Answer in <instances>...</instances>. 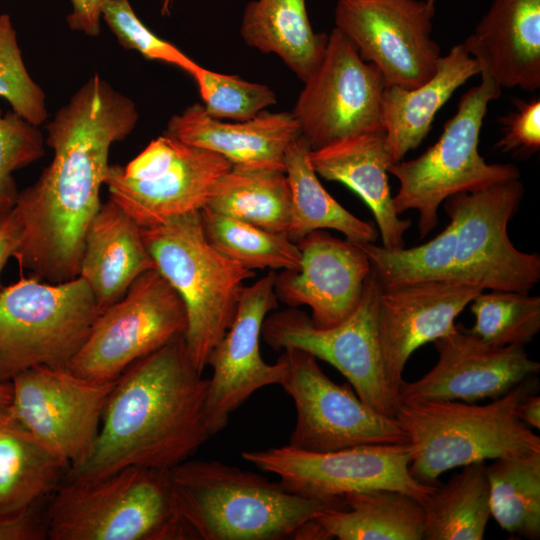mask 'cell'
Listing matches in <instances>:
<instances>
[{"mask_svg":"<svg viewBox=\"0 0 540 540\" xmlns=\"http://www.w3.org/2000/svg\"><path fill=\"white\" fill-rule=\"evenodd\" d=\"M139 114L129 97L93 75L46 125L50 164L19 191L13 207L22 225L14 257L48 283L75 279L87 227L100 208L111 146L134 130Z\"/></svg>","mask_w":540,"mask_h":540,"instance_id":"cell-1","label":"cell"},{"mask_svg":"<svg viewBox=\"0 0 540 540\" xmlns=\"http://www.w3.org/2000/svg\"><path fill=\"white\" fill-rule=\"evenodd\" d=\"M207 388L184 335L135 361L117 378L90 456L69 469L65 481L97 479L129 466L168 471L188 460L212 436Z\"/></svg>","mask_w":540,"mask_h":540,"instance_id":"cell-2","label":"cell"},{"mask_svg":"<svg viewBox=\"0 0 540 540\" xmlns=\"http://www.w3.org/2000/svg\"><path fill=\"white\" fill-rule=\"evenodd\" d=\"M168 476L191 539L299 540L318 515L346 508L343 497L303 496L280 481L216 460H186Z\"/></svg>","mask_w":540,"mask_h":540,"instance_id":"cell-3","label":"cell"},{"mask_svg":"<svg viewBox=\"0 0 540 540\" xmlns=\"http://www.w3.org/2000/svg\"><path fill=\"white\" fill-rule=\"evenodd\" d=\"M538 390L533 375L484 405L457 400L400 403L395 417L408 436L411 475L438 485L439 476L453 468L540 453V437L517 416L521 400Z\"/></svg>","mask_w":540,"mask_h":540,"instance_id":"cell-4","label":"cell"},{"mask_svg":"<svg viewBox=\"0 0 540 540\" xmlns=\"http://www.w3.org/2000/svg\"><path fill=\"white\" fill-rule=\"evenodd\" d=\"M50 540H187L168 471L129 466L65 481L45 516Z\"/></svg>","mask_w":540,"mask_h":540,"instance_id":"cell-5","label":"cell"},{"mask_svg":"<svg viewBox=\"0 0 540 540\" xmlns=\"http://www.w3.org/2000/svg\"><path fill=\"white\" fill-rule=\"evenodd\" d=\"M141 234L156 270L185 306V343L193 365L203 373L234 319L244 282L255 271L225 257L208 242L200 211L141 228Z\"/></svg>","mask_w":540,"mask_h":540,"instance_id":"cell-6","label":"cell"},{"mask_svg":"<svg viewBox=\"0 0 540 540\" xmlns=\"http://www.w3.org/2000/svg\"><path fill=\"white\" fill-rule=\"evenodd\" d=\"M480 76L481 82L462 95L457 112L444 124L433 146L415 159L388 167V173L399 182L392 197L394 209L398 215L407 210L418 211L421 238L436 227L439 206L448 197L520 179L516 166L487 163L478 152L488 104L502 93L490 75L481 71Z\"/></svg>","mask_w":540,"mask_h":540,"instance_id":"cell-7","label":"cell"},{"mask_svg":"<svg viewBox=\"0 0 540 540\" xmlns=\"http://www.w3.org/2000/svg\"><path fill=\"white\" fill-rule=\"evenodd\" d=\"M83 278L21 277L0 292V381L34 366L67 367L99 315Z\"/></svg>","mask_w":540,"mask_h":540,"instance_id":"cell-8","label":"cell"},{"mask_svg":"<svg viewBox=\"0 0 540 540\" xmlns=\"http://www.w3.org/2000/svg\"><path fill=\"white\" fill-rule=\"evenodd\" d=\"M224 157L166 134L126 165L109 164V198L141 228L202 210L217 180L231 168Z\"/></svg>","mask_w":540,"mask_h":540,"instance_id":"cell-9","label":"cell"},{"mask_svg":"<svg viewBox=\"0 0 540 540\" xmlns=\"http://www.w3.org/2000/svg\"><path fill=\"white\" fill-rule=\"evenodd\" d=\"M381 288L371 269L357 307L341 323L320 328L305 312L290 307L265 318L261 336L274 350L296 348L331 364L364 404L395 417L399 400L385 375L378 334Z\"/></svg>","mask_w":540,"mask_h":540,"instance_id":"cell-10","label":"cell"},{"mask_svg":"<svg viewBox=\"0 0 540 540\" xmlns=\"http://www.w3.org/2000/svg\"><path fill=\"white\" fill-rule=\"evenodd\" d=\"M523 194L520 179H513L458 193L443 202L456 225L452 281L522 293L538 284L539 255L517 250L507 233Z\"/></svg>","mask_w":540,"mask_h":540,"instance_id":"cell-11","label":"cell"},{"mask_svg":"<svg viewBox=\"0 0 540 540\" xmlns=\"http://www.w3.org/2000/svg\"><path fill=\"white\" fill-rule=\"evenodd\" d=\"M185 306L155 269L141 274L122 299L97 316L67 368L81 377L116 380L131 364L185 335Z\"/></svg>","mask_w":540,"mask_h":540,"instance_id":"cell-12","label":"cell"},{"mask_svg":"<svg viewBox=\"0 0 540 540\" xmlns=\"http://www.w3.org/2000/svg\"><path fill=\"white\" fill-rule=\"evenodd\" d=\"M280 385L292 397L297 419L289 446L307 452H332L361 445L407 444L396 417L364 404L349 385L333 382L312 354L284 349Z\"/></svg>","mask_w":540,"mask_h":540,"instance_id":"cell-13","label":"cell"},{"mask_svg":"<svg viewBox=\"0 0 540 540\" xmlns=\"http://www.w3.org/2000/svg\"><path fill=\"white\" fill-rule=\"evenodd\" d=\"M385 87L381 71L363 60L355 45L334 27L319 66L304 81L290 113L311 150L384 132Z\"/></svg>","mask_w":540,"mask_h":540,"instance_id":"cell-14","label":"cell"},{"mask_svg":"<svg viewBox=\"0 0 540 540\" xmlns=\"http://www.w3.org/2000/svg\"><path fill=\"white\" fill-rule=\"evenodd\" d=\"M241 456L261 471L277 475L289 491L312 498H342L348 492L389 489L409 494L423 504L437 486L411 475L409 443L361 445L324 453L286 445L244 451Z\"/></svg>","mask_w":540,"mask_h":540,"instance_id":"cell-15","label":"cell"},{"mask_svg":"<svg viewBox=\"0 0 540 540\" xmlns=\"http://www.w3.org/2000/svg\"><path fill=\"white\" fill-rule=\"evenodd\" d=\"M10 382V406L23 425L70 469L82 465L94 448L117 379L95 381L67 367L40 365Z\"/></svg>","mask_w":540,"mask_h":540,"instance_id":"cell-16","label":"cell"},{"mask_svg":"<svg viewBox=\"0 0 540 540\" xmlns=\"http://www.w3.org/2000/svg\"><path fill=\"white\" fill-rule=\"evenodd\" d=\"M436 0H338L335 28L382 73L386 85L413 89L435 73L441 57L432 39Z\"/></svg>","mask_w":540,"mask_h":540,"instance_id":"cell-17","label":"cell"},{"mask_svg":"<svg viewBox=\"0 0 540 540\" xmlns=\"http://www.w3.org/2000/svg\"><path fill=\"white\" fill-rule=\"evenodd\" d=\"M276 274L269 271L244 287L234 319L210 355L208 366L212 367V376L208 378L205 414L211 435L221 431L230 414L253 393L282 381L281 359L266 363L259 347L264 320L278 306Z\"/></svg>","mask_w":540,"mask_h":540,"instance_id":"cell-18","label":"cell"},{"mask_svg":"<svg viewBox=\"0 0 540 540\" xmlns=\"http://www.w3.org/2000/svg\"><path fill=\"white\" fill-rule=\"evenodd\" d=\"M433 343L438 354L436 364L418 380L403 381L398 392L399 404L493 400L540 371L539 362L528 356L524 346L486 344L461 324Z\"/></svg>","mask_w":540,"mask_h":540,"instance_id":"cell-19","label":"cell"},{"mask_svg":"<svg viewBox=\"0 0 540 540\" xmlns=\"http://www.w3.org/2000/svg\"><path fill=\"white\" fill-rule=\"evenodd\" d=\"M297 270L276 274L275 295L292 308L308 306L320 328L344 321L357 307L371 264L360 244L315 230L297 242Z\"/></svg>","mask_w":540,"mask_h":540,"instance_id":"cell-20","label":"cell"},{"mask_svg":"<svg viewBox=\"0 0 540 540\" xmlns=\"http://www.w3.org/2000/svg\"><path fill=\"white\" fill-rule=\"evenodd\" d=\"M482 291L454 281L381 288L377 309L379 341L385 375L397 397L412 353L455 331L457 316Z\"/></svg>","mask_w":540,"mask_h":540,"instance_id":"cell-21","label":"cell"},{"mask_svg":"<svg viewBox=\"0 0 540 540\" xmlns=\"http://www.w3.org/2000/svg\"><path fill=\"white\" fill-rule=\"evenodd\" d=\"M164 134L212 151L232 166L284 171L286 150L300 131L290 112L264 110L232 123L209 116L202 104L194 103L170 118Z\"/></svg>","mask_w":540,"mask_h":540,"instance_id":"cell-22","label":"cell"},{"mask_svg":"<svg viewBox=\"0 0 540 540\" xmlns=\"http://www.w3.org/2000/svg\"><path fill=\"white\" fill-rule=\"evenodd\" d=\"M501 88L540 87V0H493L462 43Z\"/></svg>","mask_w":540,"mask_h":540,"instance_id":"cell-23","label":"cell"},{"mask_svg":"<svg viewBox=\"0 0 540 540\" xmlns=\"http://www.w3.org/2000/svg\"><path fill=\"white\" fill-rule=\"evenodd\" d=\"M153 269L156 265L141 227L110 198L101 203L85 233L79 273L100 312L122 299L141 274Z\"/></svg>","mask_w":540,"mask_h":540,"instance_id":"cell-24","label":"cell"},{"mask_svg":"<svg viewBox=\"0 0 540 540\" xmlns=\"http://www.w3.org/2000/svg\"><path fill=\"white\" fill-rule=\"evenodd\" d=\"M318 176L346 185L370 208L387 248L404 247V233L411 221L396 213L388 185V167L393 164L384 132L350 137L310 151Z\"/></svg>","mask_w":540,"mask_h":540,"instance_id":"cell-25","label":"cell"},{"mask_svg":"<svg viewBox=\"0 0 540 540\" xmlns=\"http://www.w3.org/2000/svg\"><path fill=\"white\" fill-rule=\"evenodd\" d=\"M481 68L462 43L441 56L434 75L413 89L386 85L382 124L387 149L394 163L417 148L432 128L436 113L452 94Z\"/></svg>","mask_w":540,"mask_h":540,"instance_id":"cell-26","label":"cell"},{"mask_svg":"<svg viewBox=\"0 0 540 540\" xmlns=\"http://www.w3.org/2000/svg\"><path fill=\"white\" fill-rule=\"evenodd\" d=\"M10 405L0 408V518L34 507L57 490L70 469L23 425Z\"/></svg>","mask_w":540,"mask_h":540,"instance_id":"cell-27","label":"cell"},{"mask_svg":"<svg viewBox=\"0 0 540 540\" xmlns=\"http://www.w3.org/2000/svg\"><path fill=\"white\" fill-rule=\"evenodd\" d=\"M244 42L263 53H272L301 80L319 66L328 34L313 30L306 0H252L242 15Z\"/></svg>","mask_w":540,"mask_h":540,"instance_id":"cell-28","label":"cell"},{"mask_svg":"<svg viewBox=\"0 0 540 540\" xmlns=\"http://www.w3.org/2000/svg\"><path fill=\"white\" fill-rule=\"evenodd\" d=\"M343 499L346 508L315 518L328 539L423 540V506L411 495L374 489L348 492Z\"/></svg>","mask_w":540,"mask_h":540,"instance_id":"cell-29","label":"cell"},{"mask_svg":"<svg viewBox=\"0 0 540 540\" xmlns=\"http://www.w3.org/2000/svg\"><path fill=\"white\" fill-rule=\"evenodd\" d=\"M311 148L299 136L285 153L284 171L291 193L287 237L297 243L315 230L333 229L356 244L374 243L376 228L345 209L323 187L310 161Z\"/></svg>","mask_w":540,"mask_h":540,"instance_id":"cell-30","label":"cell"},{"mask_svg":"<svg viewBox=\"0 0 540 540\" xmlns=\"http://www.w3.org/2000/svg\"><path fill=\"white\" fill-rule=\"evenodd\" d=\"M205 207L287 236L291 193L285 171L231 166L217 180Z\"/></svg>","mask_w":540,"mask_h":540,"instance_id":"cell-31","label":"cell"},{"mask_svg":"<svg viewBox=\"0 0 540 540\" xmlns=\"http://www.w3.org/2000/svg\"><path fill=\"white\" fill-rule=\"evenodd\" d=\"M422 506L423 540H482L491 516L485 462L463 466Z\"/></svg>","mask_w":540,"mask_h":540,"instance_id":"cell-32","label":"cell"},{"mask_svg":"<svg viewBox=\"0 0 540 540\" xmlns=\"http://www.w3.org/2000/svg\"><path fill=\"white\" fill-rule=\"evenodd\" d=\"M490 513L501 529L540 538V453L498 458L486 465Z\"/></svg>","mask_w":540,"mask_h":540,"instance_id":"cell-33","label":"cell"},{"mask_svg":"<svg viewBox=\"0 0 540 540\" xmlns=\"http://www.w3.org/2000/svg\"><path fill=\"white\" fill-rule=\"evenodd\" d=\"M208 242L246 269L297 270L301 252L286 235L274 233L204 207L200 210Z\"/></svg>","mask_w":540,"mask_h":540,"instance_id":"cell-34","label":"cell"},{"mask_svg":"<svg viewBox=\"0 0 540 540\" xmlns=\"http://www.w3.org/2000/svg\"><path fill=\"white\" fill-rule=\"evenodd\" d=\"M456 225L450 223L430 241L416 247L387 248L360 244L383 288L404 284L452 281Z\"/></svg>","mask_w":540,"mask_h":540,"instance_id":"cell-35","label":"cell"},{"mask_svg":"<svg viewBox=\"0 0 540 540\" xmlns=\"http://www.w3.org/2000/svg\"><path fill=\"white\" fill-rule=\"evenodd\" d=\"M475 324L468 331L486 344L526 345L540 330V297L516 291L490 290L471 302Z\"/></svg>","mask_w":540,"mask_h":540,"instance_id":"cell-36","label":"cell"},{"mask_svg":"<svg viewBox=\"0 0 540 540\" xmlns=\"http://www.w3.org/2000/svg\"><path fill=\"white\" fill-rule=\"evenodd\" d=\"M194 78L206 113L215 119L247 121L277 102L267 85L249 82L239 76L211 71L199 66Z\"/></svg>","mask_w":540,"mask_h":540,"instance_id":"cell-37","label":"cell"},{"mask_svg":"<svg viewBox=\"0 0 540 540\" xmlns=\"http://www.w3.org/2000/svg\"><path fill=\"white\" fill-rule=\"evenodd\" d=\"M0 97L35 126L48 117L45 93L24 64L16 30L6 13L0 14Z\"/></svg>","mask_w":540,"mask_h":540,"instance_id":"cell-38","label":"cell"},{"mask_svg":"<svg viewBox=\"0 0 540 540\" xmlns=\"http://www.w3.org/2000/svg\"><path fill=\"white\" fill-rule=\"evenodd\" d=\"M45 154L43 134L16 114L0 109V214L13 209L19 190L14 172L29 166Z\"/></svg>","mask_w":540,"mask_h":540,"instance_id":"cell-39","label":"cell"},{"mask_svg":"<svg viewBox=\"0 0 540 540\" xmlns=\"http://www.w3.org/2000/svg\"><path fill=\"white\" fill-rule=\"evenodd\" d=\"M101 19L122 47L137 51L147 60L175 65L190 75L200 66L172 43L153 33L136 15L129 0H103Z\"/></svg>","mask_w":540,"mask_h":540,"instance_id":"cell-40","label":"cell"},{"mask_svg":"<svg viewBox=\"0 0 540 540\" xmlns=\"http://www.w3.org/2000/svg\"><path fill=\"white\" fill-rule=\"evenodd\" d=\"M504 135L496 147L504 152L531 154L540 149V100L517 102V112L502 119Z\"/></svg>","mask_w":540,"mask_h":540,"instance_id":"cell-41","label":"cell"},{"mask_svg":"<svg viewBox=\"0 0 540 540\" xmlns=\"http://www.w3.org/2000/svg\"><path fill=\"white\" fill-rule=\"evenodd\" d=\"M103 0H70L72 11L66 21L70 29L87 36L100 34L101 5ZM172 0H162L161 13L168 15Z\"/></svg>","mask_w":540,"mask_h":540,"instance_id":"cell-42","label":"cell"},{"mask_svg":"<svg viewBox=\"0 0 540 540\" xmlns=\"http://www.w3.org/2000/svg\"><path fill=\"white\" fill-rule=\"evenodd\" d=\"M46 538L45 519L34 507L8 518H0V540H40Z\"/></svg>","mask_w":540,"mask_h":540,"instance_id":"cell-43","label":"cell"},{"mask_svg":"<svg viewBox=\"0 0 540 540\" xmlns=\"http://www.w3.org/2000/svg\"><path fill=\"white\" fill-rule=\"evenodd\" d=\"M22 239V225L15 209L0 214V277L10 257H14ZM0 281V292L2 290Z\"/></svg>","mask_w":540,"mask_h":540,"instance_id":"cell-44","label":"cell"},{"mask_svg":"<svg viewBox=\"0 0 540 540\" xmlns=\"http://www.w3.org/2000/svg\"><path fill=\"white\" fill-rule=\"evenodd\" d=\"M518 418L528 427L540 429V396L537 393L527 395L517 409Z\"/></svg>","mask_w":540,"mask_h":540,"instance_id":"cell-45","label":"cell"},{"mask_svg":"<svg viewBox=\"0 0 540 540\" xmlns=\"http://www.w3.org/2000/svg\"><path fill=\"white\" fill-rule=\"evenodd\" d=\"M12 402V384L11 382L0 381V408L9 406Z\"/></svg>","mask_w":540,"mask_h":540,"instance_id":"cell-46","label":"cell"}]
</instances>
